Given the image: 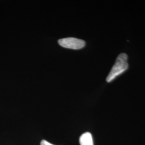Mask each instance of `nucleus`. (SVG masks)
<instances>
[{
  "mask_svg": "<svg viewBox=\"0 0 145 145\" xmlns=\"http://www.w3.org/2000/svg\"><path fill=\"white\" fill-rule=\"evenodd\" d=\"M128 57L125 53H121L117 58L114 66L106 78V81L110 82L117 76L125 72L129 68Z\"/></svg>",
  "mask_w": 145,
  "mask_h": 145,
  "instance_id": "1",
  "label": "nucleus"
},
{
  "mask_svg": "<svg viewBox=\"0 0 145 145\" xmlns=\"http://www.w3.org/2000/svg\"><path fill=\"white\" fill-rule=\"evenodd\" d=\"M58 42L61 46L73 50H79L85 46V42L75 38H66L59 40Z\"/></svg>",
  "mask_w": 145,
  "mask_h": 145,
  "instance_id": "2",
  "label": "nucleus"
},
{
  "mask_svg": "<svg viewBox=\"0 0 145 145\" xmlns=\"http://www.w3.org/2000/svg\"><path fill=\"white\" fill-rule=\"evenodd\" d=\"M81 145H93V137L90 133L86 132L81 135L80 138Z\"/></svg>",
  "mask_w": 145,
  "mask_h": 145,
  "instance_id": "3",
  "label": "nucleus"
},
{
  "mask_svg": "<svg viewBox=\"0 0 145 145\" xmlns=\"http://www.w3.org/2000/svg\"><path fill=\"white\" fill-rule=\"evenodd\" d=\"M40 145H53L52 144L47 142V141L45 140H42L41 143H40Z\"/></svg>",
  "mask_w": 145,
  "mask_h": 145,
  "instance_id": "4",
  "label": "nucleus"
}]
</instances>
